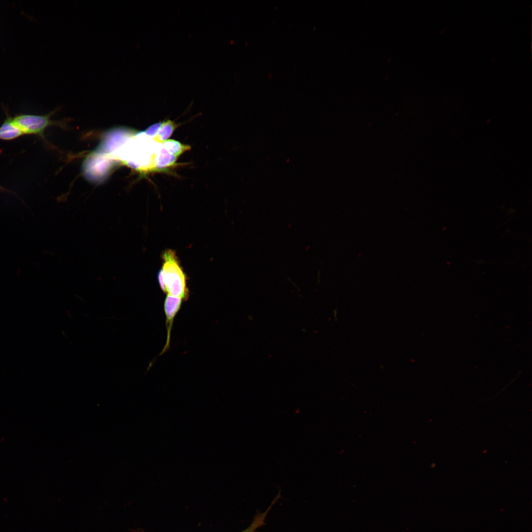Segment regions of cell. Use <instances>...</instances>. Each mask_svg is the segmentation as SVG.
I'll return each mask as SVG.
<instances>
[{
    "instance_id": "9",
    "label": "cell",
    "mask_w": 532,
    "mask_h": 532,
    "mask_svg": "<svg viewBox=\"0 0 532 532\" xmlns=\"http://www.w3.org/2000/svg\"><path fill=\"white\" fill-rule=\"evenodd\" d=\"M162 123L163 122L158 123L151 126L145 131V133L150 136H155L157 135L160 127H161Z\"/></svg>"
},
{
    "instance_id": "7",
    "label": "cell",
    "mask_w": 532,
    "mask_h": 532,
    "mask_svg": "<svg viewBox=\"0 0 532 532\" xmlns=\"http://www.w3.org/2000/svg\"><path fill=\"white\" fill-rule=\"evenodd\" d=\"M165 148L170 153L178 156L186 149H188L186 147L188 146H185L182 145L178 141H175L174 140H168L165 141L163 143V145Z\"/></svg>"
},
{
    "instance_id": "1",
    "label": "cell",
    "mask_w": 532,
    "mask_h": 532,
    "mask_svg": "<svg viewBox=\"0 0 532 532\" xmlns=\"http://www.w3.org/2000/svg\"><path fill=\"white\" fill-rule=\"evenodd\" d=\"M163 261L162 271L166 289L168 295L187 299L189 290L187 286L186 275L174 251L168 249L162 255Z\"/></svg>"
},
{
    "instance_id": "11",
    "label": "cell",
    "mask_w": 532,
    "mask_h": 532,
    "mask_svg": "<svg viewBox=\"0 0 532 532\" xmlns=\"http://www.w3.org/2000/svg\"><path fill=\"white\" fill-rule=\"evenodd\" d=\"M0 190L2 191H7V190H5L4 188H3L1 186H0Z\"/></svg>"
},
{
    "instance_id": "10",
    "label": "cell",
    "mask_w": 532,
    "mask_h": 532,
    "mask_svg": "<svg viewBox=\"0 0 532 532\" xmlns=\"http://www.w3.org/2000/svg\"><path fill=\"white\" fill-rule=\"evenodd\" d=\"M158 279L159 285L163 292L166 293V289L165 287L163 273L162 269L159 271L158 274Z\"/></svg>"
},
{
    "instance_id": "5",
    "label": "cell",
    "mask_w": 532,
    "mask_h": 532,
    "mask_svg": "<svg viewBox=\"0 0 532 532\" xmlns=\"http://www.w3.org/2000/svg\"><path fill=\"white\" fill-rule=\"evenodd\" d=\"M176 157L177 156L169 152L166 149H163L159 158L156 160L155 166L158 169L165 168L172 165L176 161Z\"/></svg>"
},
{
    "instance_id": "4",
    "label": "cell",
    "mask_w": 532,
    "mask_h": 532,
    "mask_svg": "<svg viewBox=\"0 0 532 532\" xmlns=\"http://www.w3.org/2000/svg\"><path fill=\"white\" fill-rule=\"evenodd\" d=\"M24 134L19 128L13 121L12 118H7L0 126V139L10 140Z\"/></svg>"
},
{
    "instance_id": "6",
    "label": "cell",
    "mask_w": 532,
    "mask_h": 532,
    "mask_svg": "<svg viewBox=\"0 0 532 532\" xmlns=\"http://www.w3.org/2000/svg\"><path fill=\"white\" fill-rule=\"evenodd\" d=\"M174 130V125L170 120L163 123L155 137L158 141L163 142L169 137Z\"/></svg>"
},
{
    "instance_id": "8",
    "label": "cell",
    "mask_w": 532,
    "mask_h": 532,
    "mask_svg": "<svg viewBox=\"0 0 532 532\" xmlns=\"http://www.w3.org/2000/svg\"><path fill=\"white\" fill-rule=\"evenodd\" d=\"M272 505L266 510V512L258 514L253 520L251 525L246 530L241 532H254L259 527L264 524L265 518L270 509Z\"/></svg>"
},
{
    "instance_id": "3",
    "label": "cell",
    "mask_w": 532,
    "mask_h": 532,
    "mask_svg": "<svg viewBox=\"0 0 532 532\" xmlns=\"http://www.w3.org/2000/svg\"><path fill=\"white\" fill-rule=\"evenodd\" d=\"M183 299L181 298L167 295L164 302V311L166 316V325L167 330L166 341L160 355L166 351L169 347L170 333L174 319L181 308Z\"/></svg>"
},
{
    "instance_id": "2",
    "label": "cell",
    "mask_w": 532,
    "mask_h": 532,
    "mask_svg": "<svg viewBox=\"0 0 532 532\" xmlns=\"http://www.w3.org/2000/svg\"><path fill=\"white\" fill-rule=\"evenodd\" d=\"M52 113L44 115L21 114L12 118L24 134L42 135L49 126L53 124L50 119Z\"/></svg>"
}]
</instances>
